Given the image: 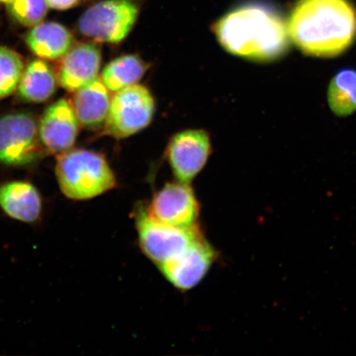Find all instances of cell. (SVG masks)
I'll return each mask as SVG.
<instances>
[{
  "mask_svg": "<svg viewBox=\"0 0 356 356\" xmlns=\"http://www.w3.org/2000/svg\"><path fill=\"white\" fill-rule=\"evenodd\" d=\"M39 136L44 149L53 154L68 151L76 140L79 121L72 105L61 99L49 106L40 122Z\"/></svg>",
  "mask_w": 356,
  "mask_h": 356,
  "instance_id": "11",
  "label": "cell"
},
{
  "mask_svg": "<svg viewBox=\"0 0 356 356\" xmlns=\"http://www.w3.org/2000/svg\"><path fill=\"white\" fill-rule=\"evenodd\" d=\"M101 62L102 52L97 42L73 46L62 57L58 81L66 90L75 92L97 78Z\"/></svg>",
  "mask_w": 356,
  "mask_h": 356,
  "instance_id": "12",
  "label": "cell"
},
{
  "mask_svg": "<svg viewBox=\"0 0 356 356\" xmlns=\"http://www.w3.org/2000/svg\"><path fill=\"white\" fill-rule=\"evenodd\" d=\"M211 145L208 133L188 130L177 133L167 148V159L177 181L189 184L207 162Z\"/></svg>",
  "mask_w": 356,
  "mask_h": 356,
  "instance_id": "9",
  "label": "cell"
},
{
  "mask_svg": "<svg viewBox=\"0 0 356 356\" xmlns=\"http://www.w3.org/2000/svg\"><path fill=\"white\" fill-rule=\"evenodd\" d=\"M56 175L61 193L76 202L91 200L117 188V177L104 156L74 149L58 157Z\"/></svg>",
  "mask_w": 356,
  "mask_h": 356,
  "instance_id": "3",
  "label": "cell"
},
{
  "mask_svg": "<svg viewBox=\"0 0 356 356\" xmlns=\"http://www.w3.org/2000/svg\"><path fill=\"white\" fill-rule=\"evenodd\" d=\"M155 104L146 87L134 84L119 90L111 101L105 133L124 139L134 135L152 121Z\"/></svg>",
  "mask_w": 356,
  "mask_h": 356,
  "instance_id": "6",
  "label": "cell"
},
{
  "mask_svg": "<svg viewBox=\"0 0 356 356\" xmlns=\"http://www.w3.org/2000/svg\"><path fill=\"white\" fill-rule=\"evenodd\" d=\"M217 253L200 237L175 259L159 266L164 277L180 291H188L202 282L216 261Z\"/></svg>",
  "mask_w": 356,
  "mask_h": 356,
  "instance_id": "10",
  "label": "cell"
},
{
  "mask_svg": "<svg viewBox=\"0 0 356 356\" xmlns=\"http://www.w3.org/2000/svg\"><path fill=\"white\" fill-rule=\"evenodd\" d=\"M37 122L32 115L13 113L0 118V163L26 165L42 154Z\"/></svg>",
  "mask_w": 356,
  "mask_h": 356,
  "instance_id": "7",
  "label": "cell"
},
{
  "mask_svg": "<svg viewBox=\"0 0 356 356\" xmlns=\"http://www.w3.org/2000/svg\"><path fill=\"white\" fill-rule=\"evenodd\" d=\"M136 226L141 250L159 266L181 255L203 236L198 225L181 228L168 225L154 219L143 208L136 211Z\"/></svg>",
  "mask_w": 356,
  "mask_h": 356,
  "instance_id": "4",
  "label": "cell"
},
{
  "mask_svg": "<svg viewBox=\"0 0 356 356\" xmlns=\"http://www.w3.org/2000/svg\"><path fill=\"white\" fill-rule=\"evenodd\" d=\"M11 1V0H0V3H8V2Z\"/></svg>",
  "mask_w": 356,
  "mask_h": 356,
  "instance_id": "22",
  "label": "cell"
},
{
  "mask_svg": "<svg viewBox=\"0 0 356 356\" xmlns=\"http://www.w3.org/2000/svg\"><path fill=\"white\" fill-rule=\"evenodd\" d=\"M149 68L139 56L124 55L105 67L101 79L109 91L118 92L139 82Z\"/></svg>",
  "mask_w": 356,
  "mask_h": 356,
  "instance_id": "17",
  "label": "cell"
},
{
  "mask_svg": "<svg viewBox=\"0 0 356 356\" xmlns=\"http://www.w3.org/2000/svg\"><path fill=\"white\" fill-rule=\"evenodd\" d=\"M111 101L108 88L97 77L74 92L71 105L80 124L99 129L108 118Z\"/></svg>",
  "mask_w": 356,
  "mask_h": 356,
  "instance_id": "14",
  "label": "cell"
},
{
  "mask_svg": "<svg viewBox=\"0 0 356 356\" xmlns=\"http://www.w3.org/2000/svg\"><path fill=\"white\" fill-rule=\"evenodd\" d=\"M8 11L20 24L34 26L42 22L48 11L46 0H11Z\"/></svg>",
  "mask_w": 356,
  "mask_h": 356,
  "instance_id": "20",
  "label": "cell"
},
{
  "mask_svg": "<svg viewBox=\"0 0 356 356\" xmlns=\"http://www.w3.org/2000/svg\"><path fill=\"white\" fill-rule=\"evenodd\" d=\"M212 32L227 52L251 60H277L289 44L286 21L264 3H246L233 8L213 24Z\"/></svg>",
  "mask_w": 356,
  "mask_h": 356,
  "instance_id": "1",
  "label": "cell"
},
{
  "mask_svg": "<svg viewBox=\"0 0 356 356\" xmlns=\"http://www.w3.org/2000/svg\"><path fill=\"white\" fill-rule=\"evenodd\" d=\"M0 210L12 220L35 224L42 217L41 193L29 181L6 182L0 185Z\"/></svg>",
  "mask_w": 356,
  "mask_h": 356,
  "instance_id": "13",
  "label": "cell"
},
{
  "mask_svg": "<svg viewBox=\"0 0 356 356\" xmlns=\"http://www.w3.org/2000/svg\"><path fill=\"white\" fill-rule=\"evenodd\" d=\"M147 211L160 222L191 228L197 225L200 204L190 184L177 181L169 182L156 193Z\"/></svg>",
  "mask_w": 356,
  "mask_h": 356,
  "instance_id": "8",
  "label": "cell"
},
{
  "mask_svg": "<svg viewBox=\"0 0 356 356\" xmlns=\"http://www.w3.org/2000/svg\"><path fill=\"white\" fill-rule=\"evenodd\" d=\"M24 71L22 58L10 49L0 47V99L17 90Z\"/></svg>",
  "mask_w": 356,
  "mask_h": 356,
  "instance_id": "19",
  "label": "cell"
},
{
  "mask_svg": "<svg viewBox=\"0 0 356 356\" xmlns=\"http://www.w3.org/2000/svg\"><path fill=\"white\" fill-rule=\"evenodd\" d=\"M30 50L44 60L64 57L73 47L74 38L68 29L57 22H40L26 38Z\"/></svg>",
  "mask_w": 356,
  "mask_h": 356,
  "instance_id": "15",
  "label": "cell"
},
{
  "mask_svg": "<svg viewBox=\"0 0 356 356\" xmlns=\"http://www.w3.org/2000/svg\"><path fill=\"white\" fill-rule=\"evenodd\" d=\"M136 0H102L80 17V33L92 42L118 44L131 32L139 16Z\"/></svg>",
  "mask_w": 356,
  "mask_h": 356,
  "instance_id": "5",
  "label": "cell"
},
{
  "mask_svg": "<svg viewBox=\"0 0 356 356\" xmlns=\"http://www.w3.org/2000/svg\"><path fill=\"white\" fill-rule=\"evenodd\" d=\"M48 6L57 10H66L76 6L80 0H46Z\"/></svg>",
  "mask_w": 356,
  "mask_h": 356,
  "instance_id": "21",
  "label": "cell"
},
{
  "mask_svg": "<svg viewBox=\"0 0 356 356\" xmlns=\"http://www.w3.org/2000/svg\"><path fill=\"white\" fill-rule=\"evenodd\" d=\"M289 38L306 55L331 58L356 38V11L348 0H299L288 24Z\"/></svg>",
  "mask_w": 356,
  "mask_h": 356,
  "instance_id": "2",
  "label": "cell"
},
{
  "mask_svg": "<svg viewBox=\"0 0 356 356\" xmlns=\"http://www.w3.org/2000/svg\"><path fill=\"white\" fill-rule=\"evenodd\" d=\"M57 79L50 65L42 60L31 61L22 74L19 96L32 102H42L54 95Z\"/></svg>",
  "mask_w": 356,
  "mask_h": 356,
  "instance_id": "16",
  "label": "cell"
},
{
  "mask_svg": "<svg viewBox=\"0 0 356 356\" xmlns=\"http://www.w3.org/2000/svg\"><path fill=\"white\" fill-rule=\"evenodd\" d=\"M327 99L334 113L346 117L356 111V71L344 70L334 77L329 86Z\"/></svg>",
  "mask_w": 356,
  "mask_h": 356,
  "instance_id": "18",
  "label": "cell"
}]
</instances>
